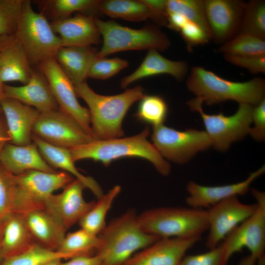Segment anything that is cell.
I'll return each instance as SVG.
<instances>
[{"mask_svg": "<svg viewBox=\"0 0 265 265\" xmlns=\"http://www.w3.org/2000/svg\"><path fill=\"white\" fill-rule=\"evenodd\" d=\"M102 242L98 236L80 229L66 235L57 251L68 254L72 258L91 256L101 250Z\"/></svg>", "mask_w": 265, "mask_h": 265, "instance_id": "4dcf8cb0", "label": "cell"}, {"mask_svg": "<svg viewBox=\"0 0 265 265\" xmlns=\"http://www.w3.org/2000/svg\"><path fill=\"white\" fill-rule=\"evenodd\" d=\"M3 258L1 255V251H0V263L1 262V261L3 260Z\"/></svg>", "mask_w": 265, "mask_h": 265, "instance_id": "11a10c76", "label": "cell"}, {"mask_svg": "<svg viewBox=\"0 0 265 265\" xmlns=\"http://www.w3.org/2000/svg\"><path fill=\"white\" fill-rule=\"evenodd\" d=\"M151 138L164 159L178 164L188 162L196 154L212 146L206 131L193 129L180 131L163 124L153 127Z\"/></svg>", "mask_w": 265, "mask_h": 265, "instance_id": "8fae6325", "label": "cell"}, {"mask_svg": "<svg viewBox=\"0 0 265 265\" xmlns=\"http://www.w3.org/2000/svg\"><path fill=\"white\" fill-rule=\"evenodd\" d=\"M27 56L14 34L0 36V80L27 84L32 70Z\"/></svg>", "mask_w": 265, "mask_h": 265, "instance_id": "44dd1931", "label": "cell"}, {"mask_svg": "<svg viewBox=\"0 0 265 265\" xmlns=\"http://www.w3.org/2000/svg\"><path fill=\"white\" fill-rule=\"evenodd\" d=\"M167 27L173 30L180 31L188 21L181 14L169 13L167 15Z\"/></svg>", "mask_w": 265, "mask_h": 265, "instance_id": "bcb514c9", "label": "cell"}, {"mask_svg": "<svg viewBox=\"0 0 265 265\" xmlns=\"http://www.w3.org/2000/svg\"><path fill=\"white\" fill-rule=\"evenodd\" d=\"M206 253L185 256L180 265H221L222 248L221 244Z\"/></svg>", "mask_w": 265, "mask_h": 265, "instance_id": "b9f144b4", "label": "cell"}, {"mask_svg": "<svg viewBox=\"0 0 265 265\" xmlns=\"http://www.w3.org/2000/svg\"><path fill=\"white\" fill-rule=\"evenodd\" d=\"M256 200L257 208L249 217L235 227L221 243L222 248L221 265H227L231 256L246 248L257 259L265 255V193L251 189Z\"/></svg>", "mask_w": 265, "mask_h": 265, "instance_id": "30bf717a", "label": "cell"}, {"mask_svg": "<svg viewBox=\"0 0 265 265\" xmlns=\"http://www.w3.org/2000/svg\"><path fill=\"white\" fill-rule=\"evenodd\" d=\"M39 67L47 80L59 110L74 119L94 139L89 110L79 103L74 85L54 57L43 61Z\"/></svg>", "mask_w": 265, "mask_h": 265, "instance_id": "7c38bea8", "label": "cell"}, {"mask_svg": "<svg viewBox=\"0 0 265 265\" xmlns=\"http://www.w3.org/2000/svg\"><path fill=\"white\" fill-rule=\"evenodd\" d=\"M24 0H0V36L15 34Z\"/></svg>", "mask_w": 265, "mask_h": 265, "instance_id": "f35d334b", "label": "cell"}, {"mask_svg": "<svg viewBox=\"0 0 265 265\" xmlns=\"http://www.w3.org/2000/svg\"><path fill=\"white\" fill-rule=\"evenodd\" d=\"M97 52L90 47H61L54 58L74 85L85 81Z\"/></svg>", "mask_w": 265, "mask_h": 265, "instance_id": "83f0119b", "label": "cell"}, {"mask_svg": "<svg viewBox=\"0 0 265 265\" xmlns=\"http://www.w3.org/2000/svg\"><path fill=\"white\" fill-rule=\"evenodd\" d=\"M265 40V1L252 0L246 2L239 33Z\"/></svg>", "mask_w": 265, "mask_h": 265, "instance_id": "836d02e7", "label": "cell"}, {"mask_svg": "<svg viewBox=\"0 0 265 265\" xmlns=\"http://www.w3.org/2000/svg\"><path fill=\"white\" fill-rule=\"evenodd\" d=\"M23 215L34 242L47 249L57 251L66 236L67 230L45 208L31 211Z\"/></svg>", "mask_w": 265, "mask_h": 265, "instance_id": "603a6c76", "label": "cell"}, {"mask_svg": "<svg viewBox=\"0 0 265 265\" xmlns=\"http://www.w3.org/2000/svg\"><path fill=\"white\" fill-rule=\"evenodd\" d=\"M150 130L146 127L139 133L130 137L96 140L69 149L73 160L92 159L107 166L123 157H140L151 162L161 175L168 176L171 166L148 140Z\"/></svg>", "mask_w": 265, "mask_h": 265, "instance_id": "7a4b0ae2", "label": "cell"}, {"mask_svg": "<svg viewBox=\"0 0 265 265\" xmlns=\"http://www.w3.org/2000/svg\"><path fill=\"white\" fill-rule=\"evenodd\" d=\"M103 45L96 58H103L116 52L127 50L155 49L163 51L170 46L167 36L157 27L148 26L140 29L128 27L113 21L95 18Z\"/></svg>", "mask_w": 265, "mask_h": 265, "instance_id": "52a82bcc", "label": "cell"}, {"mask_svg": "<svg viewBox=\"0 0 265 265\" xmlns=\"http://www.w3.org/2000/svg\"><path fill=\"white\" fill-rule=\"evenodd\" d=\"M180 31L189 51L195 46L207 43L211 40L199 26L190 22H188Z\"/></svg>", "mask_w": 265, "mask_h": 265, "instance_id": "7bdbcfd3", "label": "cell"}, {"mask_svg": "<svg viewBox=\"0 0 265 265\" xmlns=\"http://www.w3.org/2000/svg\"><path fill=\"white\" fill-rule=\"evenodd\" d=\"M166 8L167 15L176 13L183 15L188 22L199 26L212 39L204 0H167Z\"/></svg>", "mask_w": 265, "mask_h": 265, "instance_id": "1f68e13d", "label": "cell"}, {"mask_svg": "<svg viewBox=\"0 0 265 265\" xmlns=\"http://www.w3.org/2000/svg\"><path fill=\"white\" fill-rule=\"evenodd\" d=\"M141 1L156 13L167 17L166 0H141Z\"/></svg>", "mask_w": 265, "mask_h": 265, "instance_id": "7dc6e473", "label": "cell"}, {"mask_svg": "<svg viewBox=\"0 0 265 265\" xmlns=\"http://www.w3.org/2000/svg\"><path fill=\"white\" fill-rule=\"evenodd\" d=\"M257 259L251 254L242 258L238 265H255Z\"/></svg>", "mask_w": 265, "mask_h": 265, "instance_id": "681fc988", "label": "cell"}, {"mask_svg": "<svg viewBox=\"0 0 265 265\" xmlns=\"http://www.w3.org/2000/svg\"><path fill=\"white\" fill-rule=\"evenodd\" d=\"M98 235L102 242L99 251L104 257L102 265H122L134 252L160 238L143 231L132 209L112 220Z\"/></svg>", "mask_w": 265, "mask_h": 265, "instance_id": "277c9868", "label": "cell"}, {"mask_svg": "<svg viewBox=\"0 0 265 265\" xmlns=\"http://www.w3.org/2000/svg\"><path fill=\"white\" fill-rule=\"evenodd\" d=\"M212 39L224 44L239 33L246 2L240 0H204Z\"/></svg>", "mask_w": 265, "mask_h": 265, "instance_id": "9a60e30c", "label": "cell"}, {"mask_svg": "<svg viewBox=\"0 0 265 265\" xmlns=\"http://www.w3.org/2000/svg\"><path fill=\"white\" fill-rule=\"evenodd\" d=\"M168 112L165 100L156 95H144L140 100L135 116L154 126L163 124Z\"/></svg>", "mask_w": 265, "mask_h": 265, "instance_id": "e575fe53", "label": "cell"}, {"mask_svg": "<svg viewBox=\"0 0 265 265\" xmlns=\"http://www.w3.org/2000/svg\"><path fill=\"white\" fill-rule=\"evenodd\" d=\"M265 171V165L250 173L245 180L238 183L218 186H206L193 181L186 186L188 194L186 202L189 207L194 209L208 208L226 198L246 194L252 182Z\"/></svg>", "mask_w": 265, "mask_h": 265, "instance_id": "ac0fdd59", "label": "cell"}, {"mask_svg": "<svg viewBox=\"0 0 265 265\" xmlns=\"http://www.w3.org/2000/svg\"><path fill=\"white\" fill-rule=\"evenodd\" d=\"M14 35L25 51L31 65L39 64L54 57L62 47L60 37L41 13L36 12L31 1L24 0Z\"/></svg>", "mask_w": 265, "mask_h": 265, "instance_id": "8992f818", "label": "cell"}, {"mask_svg": "<svg viewBox=\"0 0 265 265\" xmlns=\"http://www.w3.org/2000/svg\"><path fill=\"white\" fill-rule=\"evenodd\" d=\"M252 120L254 127L250 128L249 134L255 141L261 142L265 139V98L253 106Z\"/></svg>", "mask_w": 265, "mask_h": 265, "instance_id": "ee69618b", "label": "cell"}, {"mask_svg": "<svg viewBox=\"0 0 265 265\" xmlns=\"http://www.w3.org/2000/svg\"><path fill=\"white\" fill-rule=\"evenodd\" d=\"M2 236V226L0 225V242Z\"/></svg>", "mask_w": 265, "mask_h": 265, "instance_id": "db71d44e", "label": "cell"}, {"mask_svg": "<svg viewBox=\"0 0 265 265\" xmlns=\"http://www.w3.org/2000/svg\"><path fill=\"white\" fill-rule=\"evenodd\" d=\"M10 136L3 114L0 116V154L7 143L10 142Z\"/></svg>", "mask_w": 265, "mask_h": 265, "instance_id": "c3c4849f", "label": "cell"}, {"mask_svg": "<svg viewBox=\"0 0 265 265\" xmlns=\"http://www.w3.org/2000/svg\"><path fill=\"white\" fill-rule=\"evenodd\" d=\"M101 0H51L43 2L44 10L54 20L67 18L71 13L99 9Z\"/></svg>", "mask_w": 265, "mask_h": 265, "instance_id": "8d00e7d4", "label": "cell"}, {"mask_svg": "<svg viewBox=\"0 0 265 265\" xmlns=\"http://www.w3.org/2000/svg\"><path fill=\"white\" fill-rule=\"evenodd\" d=\"M74 88L77 96L83 99L89 107L91 129L96 140L123 136L122 121L127 111L144 96L143 89L139 85L112 96L95 93L85 81L74 85Z\"/></svg>", "mask_w": 265, "mask_h": 265, "instance_id": "6da1fadb", "label": "cell"}, {"mask_svg": "<svg viewBox=\"0 0 265 265\" xmlns=\"http://www.w3.org/2000/svg\"><path fill=\"white\" fill-rule=\"evenodd\" d=\"M257 203L246 204L241 202L238 196L222 200L207 210L209 232L206 247L213 249L219 244L235 227L251 215Z\"/></svg>", "mask_w": 265, "mask_h": 265, "instance_id": "5bb4252c", "label": "cell"}, {"mask_svg": "<svg viewBox=\"0 0 265 265\" xmlns=\"http://www.w3.org/2000/svg\"><path fill=\"white\" fill-rule=\"evenodd\" d=\"M104 257L98 252L91 256H79L69 259L62 265H102Z\"/></svg>", "mask_w": 265, "mask_h": 265, "instance_id": "f6af8a7d", "label": "cell"}, {"mask_svg": "<svg viewBox=\"0 0 265 265\" xmlns=\"http://www.w3.org/2000/svg\"><path fill=\"white\" fill-rule=\"evenodd\" d=\"M14 179L16 190L13 212L22 214L45 209L46 200L53 192L64 187L73 180L65 172L49 173L36 170L14 175Z\"/></svg>", "mask_w": 265, "mask_h": 265, "instance_id": "9c48e42d", "label": "cell"}, {"mask_svg": "<svg viewBox=\"0 0 265 265\" xmlns=\"http://www.w3.org/2000/svg\"><path fill=\"white\" fill-rule=\"evenodd\" d=\"M255 265H265V256L258 258Z\"/></svg>", "mask_w": 265, "mask_h": 265, "instance_id": "f5cc1de1", "label": "cell"}, {"mask_svg": "<svg viewBox=\"0 0 265 265\" xmlns=\"http://www.w3.org/2000/svg\"><path fill=\"white\" fill-rule=\"evenodd\" d=\"M5 98L17 100L40 113L59 110V106L45 77L40 71H32L28 82L21 86L3 85Z\"/></svg>", "mask_w": 265, "mask_h": 265, "instance_id": "ffe728a7", "label": "cell"}, {"mask_svg": "<svg viewBox=\"0 0 265 265\" xmlns=\"http://www.w3.org/2000/svg\"><path fill=\"white\" fill-rule=\"evenodd\" d=\"M3 85L4 83H2L0 80V116L3 114L1 102L2 99L5 98L3 91Z\"/></svg>", "mask_w": 265, "mask_h": 265, "instance_id": "816d5d0a", "label": "cell"}, {"mask_svg": "<svg viewBox=\"0 0 265 265\" xmlns=\"http://www.w3.org/2000/svg\"><path fill=\"white\" fill-rule=\"evenodd\" d=\"M99 10L112 18L133 22L151 19L160 25L167 26V18L153 11L141 0H101Z\"/></svg>", "mask_w": 265, "mask_h": 265, "instance_id": "f1b7e54d", "label": "cell"}, {"mask_svg": "<svg viewBox=\"0 0 265 265\" xmlns=\"http://www.w3.org/2000/svg\"><path fill=\"white\" fill-rule=\"evenodd\" d=\"M203 101L197 97L187 102L189 108L201 115L212 146L215 150L225 152L233 143L241 140L249 134L252 123L251 105L239 104L236 113L225 116L222 113H206L203 109Z\"/></svg>", "mask_w": 265, "mask_h": 265, "instance_id": "ba28073f", "label": "cell"}, {"mask_svg": "<svg viewBox=\"0 0 265 265\" xmlns=\"http://www.w3.org/2000/svg\"><path fill=\"white\" fill-rule=\"evenodd\" d=\"M228 63L246 69L252 74L265 73V55L239 56L223 54Z\"/></svg>", "mask_w": 265, "mask_h": 265, "instance_id": "60d3db41", "label": "cell"}, {"mask_svg": "<svg viewBox=\"0 0 265 265\" xmlns=\"http://www.w3.org/2000/svg\"><path fill=\"white\" fill-rule=\"evenodd\" d=\"M84 188L82 183L76 179L65 186L61 193L53 194L46 200L45 209L66 230L79 222L95 203L84 199Z\"/></svg>", "mask_w": 265, "mask_h": 265, "instance_id": "e0dca14e", "label": "cell"}, {"mask_svg": "<svg viewBox=\"0 0 265 265\" xmlns=\"http://www.w3.org/2000/svg\"><path fill=\"white\" fill-rule=\"evenodd\" d=\"M1 106L10 136V143L18 146L31 144L33 127L40 112L11 98H4Z\"/></svg>", "mask_w": 265, "mask_h": 265, "instance_id": "7402d4cb", "label": "cell"}, {"mask_svg": "<svg viewBox=\"0 0 265 265\" xmlns=\"http://www.w3.org/2000/svg\"><path fill=\"white\" fill-rule=\"evenodd\" d=\"M32 133L51 145L67 149L94 140L74 119L59 109L40 113Z\"/></svg>", "mask_w": 265, "mask_h": 265, "instance_id": "4fadbf2b", "label": "cell"}, {"mask_svg": "<svg viewBox=\"0 0 265 265\" xmlns=\"http://www.w3.org/2000/svg\"><path fill=\"white\" fill-rule=\"evenodd\" d=\"M0 162L14 175L30 170L49 173L57 172L44 160L33 142L25 146L7 143L0 154Z\"/></svg>", "mask_w": 265, "mask_h": 265, "instance_id": "cb8c5ba5", "label": "cell"}, {"mask_svg": "<svg viewBox=\"0 0 265 265\" xmlns=\"http://www.w3.org/2000/svg\"><path fill=\"white\" fill-rule=\"evenodd\" d=\"M62 259L55 258L47 261L40 265H62Z\"/></svg>", "mask_w": 265, "mask_h": 265, "instance_id": "f907efd6", "label": "cell"}, {"mask_svg": "<svg viewBox=\"0 0 265 265\" xmlns=\"http://www.w3.org/2000/svg\"><path fill=\"white\" fill-rule=\"evenodd\" d=\"M128 65L127 60L120 58H96L89 68L87 78L100 80L108 79Z\"/></svg>", "mask_w": 265, "mask_h": 265, "instance_id": "ab89813d", "label": "cell"}, {"mask_svg": "<svg viewBox=\"0 0 265 265\" xmlns=\"http://www.w3.org/2000/svg\"><path fill=\"white\" fill-rule=\"evenodd\" d=\"M34 244L23 215L10 213L2 224L0 248L3 259L19 255Z\"/></svg>", "mask_w": 265, "mask_h": 265, "instance_id": "4316f807", "label": "cell"}, {"mask_svg": "<svg viewBox=\"0 0 265 265\" xmlns=\"http://www.w3.org/2000/svg\"><path fill=\"white\" fill-rule=\"evenodd\" d=\"M223 54L239 56L265 55V40L245 33H238L218 50Z\"/></svg>", "mask_w": 265, "mask_h": 265, "instance_id": "d6a6232c", "label": "cell"}, {"mask_svg": "<svg viewBox=\"0 0 265 265\" xmlns=\"http://www.w3.org/2000/svg\"><path fill=\"white\" fill-rule=\"evenodd\" d=\"M145 233L160 238L201 236L208 230L207 210L190 207H158L138 215Z\"/></svg>", "mask_w": 265, "mask_h": 265, "instance_id": "5b68a950", "label": "cell"}, {"mask_svg": "<svg viewBox=\"0 0 265 265\" xmlns=\"http://www.w3.org/2000/svg\"><path fill=\"white\" fill-rule=\"evenodd\" d=\"M31 139L44 160L53 168H60L74 175L80 181L85 188L89 189L97 198L101 197L103 191L98 183L91 177L81 174L74 164L69 149L51 145L32 133Z\"/></svg>", "mask_w": 265, "mask_h": 265, "instance_id": "d4e9b609", "label": "cell"}, {"mask_svg": "<svg viewBox=\"0 0 265 265\" xmlns=\"http://www.w3.org/2000/svg\"><path fill=\"white\" fill-rule=\"evenodd\" d=\"M121 189L119 186H116L98 198L91 209L79 222L81 228L91 234L98 236L106 225V213Z\"/></svg>", "mask_w": 265, "mask_h": 265, "instance_id": "f546056e", "label": "cell"}, {"mask_svg": "<svg viewBox=\"0 0 265 265\" xmlns=\"http://www.w3.org/2000/svg\"><path fill=\"white\" fill-rule=\"evenodd\" d=\"M16 190L14 175L0 162V225L11 212Z\"/></svg>", "mask_w": 265, "mask_h": 265, "instance_id": "74e56055", "label": "cell"}, {"mask_svg": "<svg viewBox=\"0 0 265 265\" xmlns=\"http://www.w3.org/2000/svg\"><path fill=\"white\" fill-rule=\"evenodd\" d=\"M201 238V236L160 238L122 265H180L186 252Z\"/></svg>", "mask_w": 265, "mask_h": 265, "instance_id": "2e32d148", "label": "cell"}, {"mask_svg": "<svg viewBox=\"0 0 265 265\" xmlns=\"http://www.w3.org/2000/svg\"><path fill=\"white\" fill-rule=\"evenodd\" d=\"M55 258L69 259L71 257L56 251H52L34 244L26 251L14 256L4 258L0 265H40Z\"/></svg>", "mask_w": 265, "mask_h": 265, "instance_id": "d590c367", "label": "cell"}, {"mask_svg": "<svg viewBox=\"0 0 265 265\" xmlns=\"http://www.w3.org/2000/svg\"><path fill=\"white\" fill-rule=\"evenodd\" d=\"M188 90L210 106L228 100L254 106L265 98V80L255 78L235 82L225 80L201 66L191 68L186 80Z\"/></svg>", "mask_w": 265, "mask_h": 265, "instance_id": "3957f363", "label": "cell"}, {"mask_svg": "<svg viewBox=\"0 0 265 265\" xmlns=\"http://www.w3.org/2000/svg\"><path fill=\"white\" fill-rule=\"evenodd\" d=\"M53 31L58 34L62 47H87L101 41V33L95 18L78 14L72 17L53 20Z\"/></svg>", "mask_w": 265, "mask_h": 265, "instance_id": "d6986e66", "label": "cell"}, {"mask_svg": "<svg viewBox=\"0 0 265 265\" xmlns=\"http://www.w3.org/2000/svg\"><path fill=\"white\" fill-rule=\"evenodd\" d=\"M188 72V65L186 61L169 60L161 55L157 50L150 49L139 67L122 80L121 86L125 88L139 79L159 74H168L181 80Z\"/></svg>", "mask_w": 265, "mask_h": 265, "instance_id": "484cf974", "label": "cell"}]
</instances>
